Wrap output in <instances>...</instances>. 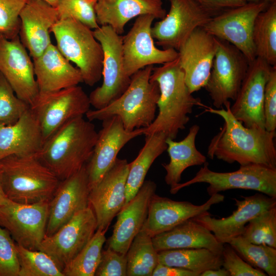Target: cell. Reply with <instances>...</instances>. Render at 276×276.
Segmentation results:
<instances>
[{
    "label": "cell",
    "instance_id": "1",
    "mask_svg": "<svg viewBox=\"0 0 276 276\" xmlns=\"http://www.w3.org/2000/svg\"><path fill=\"white\" fill-rule=\"evenodd\" d=\"M224 106L221 109L204 108L224 121L219 132L210 141L208 156L229 164L237 162L240 166L257 164L276 168L275 131L245 127L232 114L230 101Z\"/></svg>",
    "mask_w": 276,
    "mask_h": 276
},
{
    "label": "cell",
    "instance_id": "2",
    "mask_svg": "<svg viewBox=\"0 0 276 276\" xmlns=\"http://www.w3.org/2000/svg\"><path fill=\"white\" fill-rule=\"evenodd\" d=\"M150 80L159 87L157 103V116L148 127L144 128L145 136L162 132L167 138L174 140L179 130L185 128L195 106H208L195 98L189 91L185 80L184 73L178 58L153 68Z\"/></svg>",
    "mask_w": 276,
    "mask_h": 276
},
{
    "label": "cell",
    "instance_id": "3",
    "mask_svg": "<svg viewBox=\"0 0 276 276\" xmlns=\"http://www.w3.org/2000/svg\"><path fill=\"white\" fill-rule=\"evenodd\" d=\"M97 137L91 121L78 117L63 124L45 140L37 156L62 180L87 164Z\"/></svg>",
    "mask_w": 276,
    "mask_h": 276
},
{
    "label": "cell",
    "instance_id": "4",
    "mask_svg": "<svg viewBox=\"0 0 276 276\" xmlns=\"http://www.w3.org/2000/svg\"><path fill=\"white\" fill-rule=\"evenodd\" d=\"M153 68L149 65L132 75L126 90L105 107L90 109L85 114L88 120L103 121L117 116L127 131L149 126L156 117L159 97L157 83L150 80Z\"/></svg>",
    "mask_w": 276,
    "mask_h": 276
},
{
    "label": "cell",
    "instance_id": "5",
    "mask_svg": "<svg viewBox=\"0 0 276 276\" xmlns=\"http://www.w3.org/2000/svg\"><path fill=\"white\" fill-rule=\"evenodd\" d=\"M0 167L5 194L17 203L49 201L60 181L37 155L10 156Z\"/></svg>",
    "mask_w": 276,
    "mask_h": 276
},
{
    "label": "cell",
    "instance_id": "6",
    "mask_svg": "<svg viewBox=\"0 0 276 276\" xmlns=\"http://www.w3.org/2000/svg\"><path fill=\"white\" fill-rule=\"evenodd\" d=\"M56 47L79 70L83 82L94 86L102 77L103 52L93 31L70 18L59 19L52 27Z\"/></svg>",
    "mask_w": 276,
    "mask_h": 276
},
{
    "label": "cell",
    "instance_id": "7",
    "mask_svg": "<svg viewBox=\"0 0 276 276\" xmlns=\"http://www.w3.org/2000/svg\"><path fill=\"white\" fill-rule=\"evenodd\" d=\"M206 162L191 179L179 183L170 189L172 194L197 183L209 185L206 190L210 196L231 189L251 190L276 198V168L250 164L240 166L238 170L218 172L209 168Z\"/></svg>",
    "mask_w": 276,
    "mask_h": 276
},
{
    "label": "cell",
    "instance_id": "8",
    "mask_svg": "<svg viewBox=\"0 0 276 276\" xmlns=\"http://www.w3.org/2000/svg\"><path fill=\"white\" fill-rule=\"evenodd\" d=\"M103 52V82L89 95L91 106L99 109L118 98L127 88L131 77L125 71L121 35L109 26H100L93 30Z\"/></svg>",
    "mask_w": 276,
    "mask_h": 276
},
{
    "label": "cell",
    "instance_id": "9",
    "mask_svg": "<svg viewBox=\"0 0 276 276\" xmlns=\"http://www.w3.org/2000/svg\"><path fill=\"white\" fill-rule=\"evenodd\" d=\"M90 106L89 96L82 87L77 85L39 93L30 108L39 125L44 141L68 121L85 115Z\"/></svg>",
    "mask_w": 276,
    "mask_h": 276
},
{
    "label": "cell",
    "instance_id": "10",
    "mask_svg": "<svg viewBox=\"0 0 276 276\" xmlns=\"http://www.w3.org/2000/svg\"><path fill=\"white\" fill-rule=\"evenodd\" d=\"M270 3L264 1L247 2L214 16L202 28L216 38L236 47L250 63L257 58L252 40L255 20Z\"/></svg>",
    "mask_w": 276,
    "mask_h": 276
},
{
    "label": "cell",
    "instance_id": "11",
    "mask_svg": "<svg viewBox=\"0 0 276 276\" xmlns=\"http://www.w3.org/2000/svg\"><path fill=\"white\" fill-rule=\"evenodd\" d=\"M217 49L210 75L204 87L217 109L234 101L246 74L249 62L236 47L216 38Z\"/></svg>",
    "mask_w": 276,
    "mask_h": 276
},
{
    "label": "cell",
    "instance_id": "12",
    "mask_svg": "<svg viewBox=\"0 0 276 276\" xmlns=\"http://www.w3.org/2000/svg\"><path fill=\"white\" fill-rule=\"evenodd\" d=\"M170 10L151 28L157 45L176 51L198 27H202L216 15L195 0H168Z\"/></svg>",
    "mask_w": 276,
    "mask_h": 276
},
{
    "label": "cell",
    "instance_id": "13",
    "mask_svg": "<svg viewBox=\"0 0 276 276\" xmlns=\"http://www.w3.org/2000/svg\"><path fill=\"white\" fill-rule=\"evenodd\" d=\"M49 201L22 204L8 200L0 206V225L17 244L38 250L45 236Z\"/></svg>",
    "mask_w": 276,
    "mask_h": 276
},
{
    "label": "cell",
    "instance_id": "14",
    "mask_svg": "<svg viewBox=\"0 0 276 276\" xmlns=\"http://www.w3.org/2000/svg\"><path fill=\"white\" fill-rule=\"evenodd\" d=\"M155 19L151 14L137 17L131 28L123 36L124 69L130 77L146 66L163 64L178 57V51L175 49H159L155 46L151 34L152 25Z\"/></svg>",
    "mask_w": 276,
    "mask_h": 276
},
{
    "label": "cell",
    "instance_id": "15",
    "mask_svg": "<svg viewBox=\"0 0 276 276\" xmlns=\"http://www.w3.org/2000/svg\"><path fill=\"white\" fill-rule=\"evenodd\" d=\"M97 228L95 213L89 205L76 213L50 236H45L38 250L50 256L62 269L86 245Z\"/></svg>",
    "mask_w": 276,
    "mask_h": 276
},
{
    "label": "cell",
    "instance_id": "16",
    "mask_svg": "<svg viewBox=\"0 0 276 276\" xmlns=\"http://www.w3.org/2000/svg\"><path fill=\"white\" fill-rule=\"evenodd\" d=\"M129 163L117 158L100 180L90 190L89 205L97 220V229L107 230L125 203Z\"/></svg>",
    "mask_w": 276,
    "mask_h": 276
},
{
    "label": "cell",
    "instance_id": "17",
    "mask_svg": "<svg viewBox=\"0 0 276 276\" xmlns=\"http://www.w3.org/2000/svg\"><path fill=\"white\" fill-rule=\"evenodd\" d=\"M273 67L257 57L249 63L230 110L245 127L265 129L263 112L264 90Z\"/></svg>",
    "mask_w": 276,
    "mask_h": 276
},
{
    "label": "cell",
    "instance_id": "18",
    "mask_svg": "<svg viewBox=\"0 0 276 276\" xmlns=\"http://www.w3.org/2000/svg\"><path fill=\"white\" fill-rule=\"evenodd\" d=\"M31 57L19 35L9 39L0 34V73L17 97L29 105L39 93Z\"/></svg>",
    "mask_w": 276,
    "mask_h": 276
},
{
    "label": "cell",
    "instance_id": "19",
    "mask_svg": "<svg viewBox=\"0 0 276 276\" xmlns=\"http://www.w3.org/2000/svg\"><path fill=\"white\" fill-rule=\"evenodd\" d=\"M217 49L216 38L198 27L178 50L179 64L191 93L205 86Z\"/></svg>",
    "mask_w": 276,
    "mask_h": 276
},
{
    "label": "cell",
    "instance_id": "20",
    "mask_svg": "<svg viewBox=\"0 0 276 276\" xmlns=\"http://www.w3.org/2000/svg\"><path fill=\"white\" fill-rule=\"evenodd\" d=\"M102 121L91 156L86 164L90 189L117 158L121 149L130 141L143 134L144 128L126 130L121 119L114 116Z\"/></svg>",
    "mask_w": 276,
    "mask_h": 276
},
{
    "label": "cell",
    "instance_id": "21",
    "mask_svg": "<svg viewBox=\"0 0 276 276\" xmlns=\"http://www.w3.org/2000/svg\"><path fill=\"white\" fill-rule=\"evenodd\" d=\"M90 187L86 165L60 180L49 201L45 236L53 234L78 212L89 206Z\"/></svg>",
    "mask_w": 276,
    "mask_h": 276
},
{
    "label": "cell",
    "instance_id": "22",
    "mask_svg": "<svg viewBox=\"0 0 276 276\" xmlns=\"http://www.w3.org/2000/svg\"><path fill=\"white\" fill-rule=\"evenodd\" d=\"M236 198L237 209L228 217L217 219L207 214L193 218L210 231L217 240L229 244L235 238L242 236L245 225L264 211L276 206V198L259 193Z\"/></svg>",
    "mask_w": 276,
    "mask_h": 276
},
{
    "label": "cell",
    "instance_id": "23",
    "mask_svg": "<svg viewBox=\"0 0 276 276\" xmlns=\"http://www.w3.org/2000/svg\"><path fill=\"white\" fill-rule=\"evenodd\" d=\"M224 199V195L217 193L210 196L204 203L195 205L188 201H175L155 193L150 200L144 225L153 237L189 219L209 213L208 211L212 205Z\"/></svg>",
    "mask_w": 276,
    "mask_h": 276
},
{
    "label": "cell",
    "instance_id": "24",
    "mask_svg": "<svg viewBox=\"0 0 276 276\" xmlns=\"http://www.w3.org/2000/svg\"><path fill=\"white\" fill-rule=\"evenodd\" d=\"M156 189L154 181L145 180L134 196L124 205L117 215L112 234L107 241L108 247L126 255L146 220L150 200Z\"/></svg>",
    "mask_w": 276,
    "mask_h": 276
},
{
    "label": "cell",
    "instance_id": "25",
    "mask_svg": "<svg viewBox=\"0 0 276 276\" xmlns=\"http://www.w3.org/2000/svg\"><path fill=\"white\" fill-rule=\"evenodd\" d=\"M19 37L32 59L52 43V27L59 20L56 7L43 0H30L19 15Z\"/></svg>",
    "mask_w": 276,
    "mask_h": 276
},
{
    "label": "cell",
    "instance_id": "26",
    "mask_svg": "<svg viewBox=\"0 0 276 276\" xmlns=\"http://www.w3.org/2000/svg\"><path fill=\"white\" fill-rule=\"evenodd\" d=\"M32 59L39 93L57 91L83 82L79 70L52 43L40 55Z\"/></svg>",
    "mask_w": 276,
    "mask_h": 276
},
{
    "label": "cell",
    "instance_id": "27",
    "mask_svg": "<svg viewBox=\"0 0 276 276\" xmlns=\"http://www.w3.org/2000/svg\"><path fill=\"white\" fill-rule=\"evenodd\" d=\"M43 142L41 128L30 108L14 123H0V160L12 155H37Z\"/></svg>",
    "mask_w": 276,
    "mask_h": 276
},
{
    "label": "cell",
    "instance_id": "28",
    "mask_svg": "<svg viewBox=\"0 0 276 276\" xmlns=\"http://www.w3.org/2000/svg\"><path fill=\"white\" fill-rule=\"evenodd\" d=\"M94 9L98 25L109 26L120 35L135 17L151 14L162 19L167 14L162 0H97Z\"/></svg>",
    "mask_w": 276,
    "mask_h": 276
},
{
    "label": "cell",
    "instance_id": "29",
    "mask_svg": "<svg viewBox=\"0 0 276 276\" xmlns=\"http://www.w3.org/2000/svg\"><path fill=\"white\" fill-rule=\"evenodd\" d=\"M155 249L204 248L221 255L224 244L205 226L193 219L152 237Z\"/></svg>",
    "mask_w": 276,
    "mask_h": 276
},
{
    "label": "cell",
    "instance_id": "30",
    "mask_svg": "<svg viewBox=\"0 0 276 276\" xmlns=\"http://www.w3.org/2000/svg\"><path fill=\"white\" fill-rule=\"evenodd\" d=\"M199 128L198 125L192 126L187 135L179 142L170 138L166 139V150L170 162L162 164V166L166 172L165 182L170 186V189L180 183L181 174L187 168L202 165L206 162V157L197 150L195 145Z\"/></svg>",
    "mask_w": 276,
    "mask_h": 276
},
{
    "label": "cell",
    "instance_id": "31",
    "mask_svg": "<svg viewBox=\"0 0 276 276\" xmlns=\"http://www.w3.org/2000/svg\"><path fill=\"white\" fill-rule=\"evenodd\" d=\"M145 136L144 146L137 157L129 163L126 184L125 203L136 194L145 181L146 176L152 164L167 148L166 142L167 137L163 133H154Z\"/></svg>",
    "mask_w": 276,
    "mask_h": 276
},
{
    "label": "cell",
    "instance_id": "32",
    "mask_svg": "<svg viewBox=\"0 0 276 276\" xmlns=\"http://www.w3.org/2000/svg\"><path fill=\"white\" fill-rule=\"evenodd\" d=\"M158 254L159 263L184 268L198 276L206 270L222 267L221 255L204 248L172 249Z\"/></svg>",
    "mask_w": 276,
    "mask_h": 276
},
{
    "label": "cell",
    "instance_id": "33",
    "mask_svg": "<svg viewBox=\"0 0 276 276\" xmlns=\"http://www.w3.org/2000/svg\"><path fill=\"white\" fill-rule=\"evenodd\" d=\"M127 276H151L159 263L158 251L152 237L143 225L132 240L126 254Z\"/></svg>",
    "mask_w": 276,
    "mask_h": 276
},
{
    "label": "cell",
    "instance_id": "34",
    "mask_svg": "<svg viewBox=\"0 0 276 276\" xmlns=\"http://www.w3.org/2000/svg\"><path fill=\"white\" fill-rule=\"evenodd\" d=\"M252 40L257 57L276 67V2L257 16L254 26Z\"/></svg>",
    "mask_w": 276,
    "mask_h": 276
},
{
    "label": "cell",
    "instance_id": "35",
    "mask_svg": "<svg viewBox=\"0 0 276 276\" xmlns=\"http://www.w3.org/2000/svg\"><path fill=\"white\" fill-rule=\"evenodd\" d=\"M106 231L96 230L83 249L63 267L64 276H95L106 241Z\"/></svg>",
    "mask_w": 276,
    "mask_h": 276
},
{
    "label": "cell",
    "instance_id": "36",
    "mask_svg": "<svg viewBox=\"0 0 276 276\" xmlns=\"http://www.w3.org/2000/svg\"><path fill=\"white\" fill-rule=\"evenodd\" d=\"M229 244L251 266L268 275H276L275 248L250 243L242 236L234 238Z\"/></svg>",
    "mask_w": 276,
    "mask_h": 276
},
{
    "label": "cell",
    "instance_id": "37",
    "mask_svg": "<svg viewBox=\"0 0 276 276\" xmlns=\"http://www.w3.org/2000/svg\"><path fill=\"white\" fill-rule=\"evenodd\" d=\"M19 264L18 276H64L62 269L47 253L16 244Z\"/></svg>",
    "mask_w": 276,
    "mask_h": 276
},
{
    "label": "cell",
    "instance_id": "38",
    "mask_svg": "<svg viewBox=\"0 0 276 276\" xmlns=\"http://www.w3.org/2000/svg\"><path fill=\"white\" fill-rule=\"evenodd\" d=\"M242 236L250 243L276 248V206L252 219L245 225Z\"/></svg>",
    "mask_w": 276,
    "mask_h": 276
},
{
    "label": "cell",
    "instance_id": "39",
    "mask_svg": "<svg viewBox=\"0 0 276 276\" xmlns=\"http://www.w3.org/2000/svg\"><path fill=\"white\" fill-rule=\"evenodd\" d=\"M29 108V104L17 97L0 73V123H14Z\"/></svg>",
    "mask_w": 276,
    "mask_h": 276
},
{
    "label": "cell",
    "instance_id": "40",
    "mask_svg": "<svg viewBox=\"0 0 276 276\" xmlns=\"http://www.w3.org/2000/svg\"><path fill=\"white\" fill-rule=\"evenodd\" d=\"M59 19L72 18L91 29L98 28L94 5L86 0H59L56 7Z\"/></svg>",
    "mask_w": 276,
    "mask_h": 276
},
{
    "label": "cell",
    "instance_id": "41",
    "mask_svg": "<svg viewBox=\"0 0 276 276\" xmlns=\"http://www.w3.org/2000/svg\"><path fill=\"white\" fill-rule=\"evenodd\" d=\"M30 0H0V34L12 39L18 36L19 15Z\"/></svg>",
    "mask_w": 276,
    "mask_h": 276
},
{
    "label": "cell",
    "instance_id": "42",
    "mask_svg": "<svg viewBox=\"0 0 276 276\" xmlns=\"http://www.w3.org/2000/svg\"><path fill=\"white\" fill-rule=\"evenodd\" d=\"M19 271L16 243L0 225V276H18Z\"/></svg>",
    "mask_w": 276,
    "mask_h": 276
},
{
    "label": "cell",
    "instance_id": "43",
    "mask_svg": "<svg viewBox=\"0 0 276 276\" xmlns=\"http://www.w3.org/2000/svg\"><path fill=\"white\" fill-rule=\"evenodd\" d=\"M222 267L230 276H266L264 271L251 266L231 246L224 244L221 254Z\"/></svg>",
    "mask_w": 276,
    "mask_h": 276
},
{
    "label": "cell",
    "instance_id": "44",
    "mask_svg": "<svg viewBox=\"0 0 276 276\" xmlns=\"http://www.w3.org/2000/svg\"><path fill=\"white\" fill-rule=\"evenodd\" d=\"M126 255L107 247L103 250L95 276H127Z\"/></svg>",
    "mask_w": 276,
    "mask_h": 276
},
{
    "label": "cell",
    "instance_id": "45",
    "mask_svg": "<svg viewBox=\"0 0 276 276\" xmlns=\"http://www.w3.org/2000/svg\"><path fill=\"white\" fill-rule=\"evenodd\" d=\"M263 112L265 129L275 131L276 128V68L271 70L266 83L264 95Z\"/></svg>",
    "mask_w": 276,
    "mask_h": 276
},
{
    "label": "cell",
    "instance_id": "46",
    "mask_svg": "<svg viewBox=\"0 0 276 276\" xmlns=\"http://www.w3.org/2000/svg\"><path fill=\"white\" fill-rule=\"evenodd\" d=\"M216 15L228 9L245 4L246 0H195Z\"/></svg>",
    "mask_w": 276,
    "mask_h": 276
},
{
    "label": "cell",
    "instance_id": "47",
    "mask_svg": "<svg viewBox=\"0 0 276 276\" xmlns=\"http://www.w3.org/2000/svg\"><path fill=\"white\" fill-rule=\"evenodd\" d=\"M151 276H198L195 273L184 268L158 263Z\"/></svg>",
    "mask_w": 276,
    "mask_h": 276
},
{
    "label": "cell",
    "instance_id": "48",
    "mask_svg": "<svg viewBox=\"0 0 276 276\" xmlns=\"http://www.w3.org/2000/svg\"><path fill=\"white\" fill-rule=\"evenodd\" d=\"M200 276H230L229 272L223 267L208 270L202 272Z\"/></svg>",
    "mask_w": 276,
    "mask_h": 276
},
{
    "label": "cell",
    "instance_id": "49",
    "mask_svg": "<svg viewBox=\"0 0 276 276\" xmlns=\"http://www.w3.org/2000/svg\"><path fill=\"white\" fill-rule=\"evenodd\" d=\"M8 200L9 199L5 194L3 189L2 170L0 167V206L5 204Z\"/></svg>",
    "mask_w": 276,
    "mask_h": 276
},
{
    "label": "cell",
    "instance_id": "50",
    "mask_svg": "<svg viewBox=\"0 0 276 276\" xmlns=\"http://www.w3.org/2000/svg\"><path fill=\"white\" fill-rule=\"evenodd\" d=\"M43 1L54 7H56L57 6L58 1H59V0H43Z\"/></svg>",
    "mask_w": 276,
    "mask_h": 276
},
{
    "label": "cell",
    "instance_id": "51",
    "mask_svg": "<svg viewBox=\"0 0 276 276\" xmlns=\"http://www.w3.org/2000/svg\"><path fill=\"white\" fill-rule=\"evenodd\" d=\"M247 2H259V1H266L269 3H272L274 2H276V0H246Z\"/></svg>",
    "mask_w": 276,
    "mask_h": 276
},
{
    "label": "cell",
    "instance_id": "52",
    "mask_svg": "<svg viewBox=\"0 0 276 276\" xmlns=\"http://www.w3.org/2000/svg\"><path fill=\"white\" fill-rule=\"evenodd\" d=\"M86 1H87L89 3L93 4H94L95 5V3L96 2V1L97 0H86Z\"/></svg>",
    "mask_w": 276,
    "mask_h": 276
}]
</instances>
